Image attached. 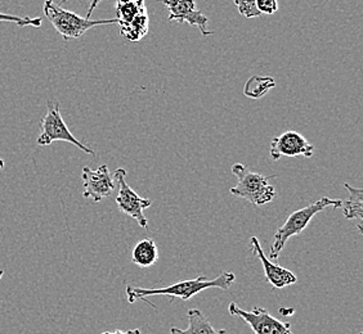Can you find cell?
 I'll return each mask as SVG.
<instances>
[{
  "instance_id": "6da1fadb",
  "label": "cell",
  "mask_w": 363,
  "mask_h": 334,
  "mask_svg": "<svg viewBox=\"0 0 363 334\" xmlns=\"http://www.w3.org/2000/svg\"><path fill=\"white\" fill-rule=\"evenodd\" d=\"M236 280L233 272H224L218 275L217 278L208 279L206 277L189 279L177 282L168 287L162 288H140V287L126 286V299L129 304L137 301H145L151 296H170L172 299H179L182 301H189L196 294L203 292L210 288H218L222 291H228Z\"/></svg>"
},
{
  "instance_id": "7a4b0ae2",
  "label": "cell",
  "mask_w": 363,
  "mask_h": 334,
  "mask_svg": "<svg viewBox=\"0 0 363 334\" xmlns=\"http://www.w3.org/2000/svg\"><path fill=\"white\" fill-rule=\"evenodd\" d=\"M342 200H331L328 197H322L321 200L311 203L303 209L294 211L293 214L287 217L286 221L282 224L274 233L271 253H269L271 260H277L279 258V253L285 248L287 241L291 237L299 236L307 229L308 225L318 212H321L328 207L339 209L342 207Z\"/></svg>"
},
{
  "instance_id": "3957f363",
  "label": "cell",
  "mask_w": 363,
  "mask_h": 334,
  "mask_svg": "<svg viewBox=\"0 0 363 334\" xmlns=\"http://www.w3.org/2000/svg\"><path fill=\"white\" fill-rule=\"evenodd\" d=\"M44 16L47 17L57 33L62 36L65 40L80 39L86 31L97 26L104 25H115L118 23L116 18L112 20H88L79 14L74 13L61 7L53 0H45L43 6Z\"/></svg>"
},
{
  "instance_id": "277c9868",
  "label": "cell",
  "mask_w": 363,
  "mask_h": 334,
  "mask_svg": "<svg viewBox=\"0 0 363 334\" xmlns=\"http://www.w3.org/2000/svg\"><path fill=\"white\" fill-rule=\"evenodd\" d=\"M232 173L238 176V183L235 188L230 189V195L244 198L255 206L272 202L273 198L276 197V190L269 180L276 178V175L264 176L258 173H252L242 163H235L232 166Z\"/></svg>"
},
{
  "instance_id": "5b68a950",
  "label": "cell",
  "mask_w": 363,
  "mask_h": 334,
  "mask_svg": "<svg viewBox=\"0 0 363 334\" xmlns=\"http://www.w3.org/2000/svg\"><path fill=\"white\" fill-rule=\"evenodd\" d=\"M116 21L120 34L129 42H140L148 34V13L145 0H116Z\"/></svg>"
},
{
  "instance_id": "8992f818",
  "label": "cell",
  "mask_w": 363,
  "mask_h": 334,
  "mask_svg": "<svg viewBox=\"0 0 363 334\" xmlns=\"http://www.w3.org/2000/svg\"><path fill=\"white\" fill-rule=\"evenodd\" d=\"M42 134L38 137V146H50L55 142H67L77 146L84 154L94 156L96 152L88 146L83 144L82 142L72 135L70 129L65 124L61 115V107L57 100H48L47 103V113L42 120Z\"/></svg>"
},
{
  "instance_id": "52a82bcc",
  "label": "cell",
  "mask_w": 363,
  "mask_h": 334,
  "mask_svg": "<svg viewBox=\"0 0 363 334\" xmlns=\"http://www.w3.org/2000/svg\"><path fill=\"white\" fill-rule=\"evenodd\" d=\"M112 176L119 189L118 197H116V203L119 206L120 211L134 219L137 223L140 224V228L147 229L148 223H147L146 216H145V209H148L152 205L151 200L142 198L129 187V184L125 180L126 170L124 168L120 167L112 174Z\"/></svg>"
},
{
  "instance_id": "ba28073f",
  "label": "cell",
  "mask_w": 363,
  "mask_h": 334,
  "mask_svg": "<svg viewBox=\"0 0 363 334\" xmlns=\"http://www.w3.org/2000/svg\"><path fill=\"white\" fill-rule=\"evenodd\" d=\"M228 311L232 316L242 319L255 334H294L289 323L277 321L263 307H254L252 311H246L232 302Z\"/></svg>"
},
{
  "instance_id": "9c48e42d",
  "label": "cell",
  "mask_w": 363,
  "mask_h": 334,
  "mask_svg": "<svg viewBox=\"0 0 363 334\" xmlns=\"http://www.w3.org/2000/svg\"><path fill=\"white\" fill-rule=\"evenodd\" d=\"M83 197L94 202H101L104 198L112 195L116 188V183L107 165H101L97 170L85 166L82 173Z\"/></svg>"
},
{
  "instance_id": "30bf717a",
  "label": "cell",
  "mask_w": 363,
  "mask_h": 334,
  "mask_svg": "<svg viewBox=\"0 0 363 334\" xmlns=\"http://www.w3.org/2000/svg\"><path fill=\"white\" fill-rule=\"evenodd\" d=\"M269 154L273 161H277L281 157H306L311 159L313 156L315 146L311 144L301 134L294 130L281 134L273 138L269 146Z\"/></svg>"
},
{
  "instance_id": "8fae6325",
  "label": "cell",
  "mask_w": 363,
  "mask_h": 334,
  "mask_svg": "<svg viewBox=\"0 0 363 334\" xmlns=\"http://www.w3.org/2000/svg\"><path fill=\"white\" fill-rule=\"evenodd\" d=\"M162 3L169 9V21H177L178 23L187 22L191 26L199 28L203 36L214 34L208 30L209 20L196 8L195 0H162Z\"/></svg>"
},
{
  "instance_id": "7c38bea8",
  "label": "cell",
  "mask_w": 363,
  "mask_h": 334,
  "mask_svg": "<svg viewBox=\"0 0 363 334\" xmlns=\"http://www.w3.org/2000/svg\"><path fill=\"white\" fill-rule=\"evenodd\" d=\"M250 250H252V255L255 258H258L259 261L263 265L267 282L271 286L277 288V289H282L285 287L293 286L298 282V278L293 272L287 270L279 265L273 264L272 261L267 258L258 238H250Z\"/></svg>"
},
{
  "instance_id": "4fadbf2b",
  "label": "cell",
  "mask_w": 363,
  "mask_h": 334,
  "mask_svg": "<svg viewBox=\"0 0 363 334\" xmlns=\"http://www.w3.org/2000/svg\"><path fill=\"white\" fill-rule=\"evenodd\" d=\"M344 188L348 190V198L342 201V209L347 220L356 221L357 229L363 233V189L353 188L350 184H344Z\"/></svg>"
},
{
  "instance_id": "5bb4252c",
  "label": "cell",
  "mask_w": 363,
  "mask_h": 334,
  "mask_svg": "<svg viewBox=\"0 0 363 334\" xmlns=\"http://www.w3.org/2000/svg\"><path fill=\"white\" fill-rule=\"evenodd\" d=\"M189 328L178 329L170 328V334H225V329H216L211 326L209 318L199 309H191L187 313Z\"/></svg>"
},
{
  "instance_id": "9a60e30c",
  "label": "cell",
  "mask_w": 363,
  "mask_h": 334,
  "mask_svg": "<svg viewBox=\"0 0 363 334\" xmlns=\"http://www.w3.org/2000/svg\"><path fill=\"white\" fill-rule=\"evenodd\" d=\"M159 250L152 239H142L134 246L132 260L140 267H150L157 261Z\"/></svg>"
},
{
  "instance_id": "2e32d148",
  "label": "cell",
  "mask_w": 363,
  "mask_h": 334,
  "mask_svg": "<svg viewBox=\"0 0 363 334\" xmlns=\"http://www.w3.org/2000/svg\"><path fill=\"white\" fill-rule=\"evenodd\" d=\"M276 81L273 77L252 76L246 81L244 88V94L252 99H259L264 97L268 91L274 88Z\"/></svg>"
},
{
  "instance_id": "e0dca14e",
  "label": "cell",
  "mask_w": 363,
  "mask_h": 334,
  "mask_svg": "<svg viewBox=\"0 0 363 334\" xmlns=\"http://www.w3.org/2000/svg\"><path fill=\"white\" fill-rule=\"evenodd\" d=\"M0 22H8V23H14L20 28L25 26H31V28H40L42 26V18H28V17H20L14 14L3 13L0 12Z\"/></svg>"
},
{
  "instance_id": "ac0fdd59",
  "label": "cell",
  "mask_w": 363,
  "mask_h": 334,
  "mask_svg": "<svg viewBox=\"0 0 363 334\" xmlns=\"http://www.w3.org/2000/svg\"><path fill=\"white\" fill-rule=\"evenodd\" d=\"M236 7L238 9V13L244 16L246 18H254V17H259L258 9H257V4L255 0H233Z\"/></svg>"
},
{
  "instance_id": "d6986e66",
  "label": "cell",
  "mask_w": 363,
  "mask_h": 334,
  "mask_svg": "<svg viewBox=\"0 0 363 334\" xmlns=\"http://www.w3.org/2000/svg\"><path fill=\"white\" fill-rule=\"evenodd\" d=\"M257 4V9L260 14H271L276 13L279 11V1L277 0H255Z\"/></svg>"
},
{
  "instance_id": "ffe728a7",
  "label": "cell",
  "mask_w": 363,
  "mask_h": 334,
  "mask_svg": "<svg viewBox=\"0 0 363 334\" xmlns=\"http://www.w3.org/2000/svg\"><path fill=\"white\" fill-rule=\"evenodd\" d=\"M102 0H91V6H89V9H88V13L85 16V18H88V20H91V13L94 12V9L98 7V4L101 3Z\"/></svg>"
},
{
  "instance_id": "44dd1931",
  "label": "cell",
  "mask_w": 363,
  "mask_h": 334,
  "mask_svg": "<svg viewBox=\"0 0 363 334\" xmlns=\"http://www.w3.org/2000/svg\"><path fill=\"white\" fill-rule=\"evenodd\" d=\"M101 334H140V329H132V330H126V332H123V330H115V332H104V333Z\"/></svg>"
},
{
  "instance_id": "7402d4cb",
  "label": "cell",
  "mask_w": 363,
  "mask_h": 334,
  "mask_svg": "<svg viewBox=\"0 0 363 334\" xmlns=\"http://www.w3.org/2000/svg\"><path fill=\"white\" fill-rule=\"evenodd\" d=\"M6 167V163H4V161L1 160V157H0V170H3Z\"/></svg>"
},
{
  "instance_id": "603a6c76",
  "label": "cell",
  "mask_w": 363,
  "mask_h": 334,
  "mask_svg": "<svg viewBox=\"0 0 363 334\" xmlns=\"http://www.w3.org/2000/svg\"><path fill=\"white\" fill-rule=\"evenodd\" d=\"M3 275H4V270H1V269H0V280L3 278Z\"/></svg>"
},
{
  "instance_id": "cb8c5ba5",
  "label": "cell",
  "mask_w": 363,
  "mask_h": 334,
  "mask_svg": "<svg viewBox=\"0 0 363 334\" xmlns=\"http://www.w3.org/2000/svg\"><path fill=\"white\" fill-rule=\"evenodd\" d=\"M359 334H363V333H362V332H361V333H359Z\"/></svg>"
}]
</instances>
